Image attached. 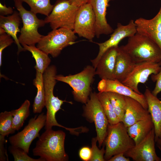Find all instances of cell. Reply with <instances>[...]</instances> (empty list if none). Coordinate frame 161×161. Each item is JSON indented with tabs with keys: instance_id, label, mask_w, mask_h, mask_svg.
Instances as JSON below:
<instances>
[{
	"instance_id": "7c38bea8",
	"label": "cell",
	"mask_w": 161,
	"mask_h": 161,
	"mask_svg": "<svg viewBox=\"0 0 161 161\" xmlns=\"http://www.w3.org/2000/svg\"><path fill=\"white\" fill-rule=\"evenodd\" d=\"M161 69V62L153 63L145 61L136 64L132 70L121 83L136 92L142 94L138 85L144 83L151 74H157Z\"/></svg>"
},
{
	"instance_id": "52a82bcc",
	"label": "cell",
	"mask_w": 161,
	"mask_h": 161,
	"mask_svg": "<svg viewBox=\"0 0 161 161\" xmlns=\"http://www.w3.org/2000/svg\"><path fill=\"white\" fill-rule=\"evenodd\" d=\"M73 30L60 28L52 30L47 35H43L37 47L51 55L58 57L65 47L74 44L77 36Z\"/></svg>"
},
{
	"instance_id": "d4e9b609",
	"label": "cell",
	"mask_w": 161,
	"mask_h": 161,
	"mask_svg": "<svg viewBox=\"0 0 161 161\" xmlns=\"http://www.w3.org/2000/svg\"><path fill=\"white\" fill-rule=\"evenodd\" d=\"M25 51L30 52L35 59L36 64L34 66L36 70L43 74L49 66L51 60L48 55L35 45H22Z\"/></svg>"
},
{
	"instance_id": "f35d334b",
	"label": "cell",
	"mask_w": 161,
	"mask_h": 161,
	"mask_svg": "<svg viewBox=\"0 0 161 161\" xmlns=\"http://www.w3.org/2000/svg\"><path fill=\"white\" fill-rule=\"evenodd\" d=\"M72 4L78 7H80L81 5L88 3V0H69Z\"/></svg>"
},
{
	"instance_id": "e575fe53",
	"label": "cell",
	"mask_w": 161,
	"mask_h": 161,
	"mask_svg": "<svg viewBox=\"0 0 161 161\" xmlns=\"http://www.w3.org/2000/svg\"><path fill=\"white\" fill-rule=\"evenodd\" d=\"M79 155L82 160L90 161L92 156L91 148L86 146L81 148L79 151Z\"/></svg>"
},
{
	"instance_id": "8fae6325",
	"label": "cell",
	"mask_w": 161,
	"mask_h": 161,
	"mask_svg": "<svg viewBox=\"0 0 161 161\" xmlns=\"http://www.w3.org/2000/svg\"><path fill=\"white\" fill-rule=\"evenodd\" d=\"M95 16L89 3L80 6L75 18L73 31L80 37L92 41L95 35Z\"/></svg>"
},
{
	"instance_id": "8d00e7d4",
	"label": "cell",
	"mask_w": 161,
	"mask_h": 161,
	"mask_svg": "<svg viewBox=\"0 0 161 161\" xmlns=\"http://www.w3.org/2000/svg\"><path fill=\"white\" fill-rule=\"evenodd\" d=\"M14 11L13 8L10 7H7L5 5L2 4L0 3V14L2 16H7L12 14Z\"/></svg>"
},
{
	"instance_id": "e0dca14e",
	"label": "cell",
	"mask_w": 161,
	"mask_h": 161,
	"mask_svg": "<svg viewBox=\"0 0 161 161\" xmlns=\"http://www.w3.org/2000/svg\"><path fill=\"white\" fill-rule=\"evenodd\" d=\"M111 0H88L91 5L96 18L95 35L100 37L101 35L112 33L114 30L108 24L106 18L107 8Z\"/></svg>"
},
{
	"instance_id": "277c9868",
	"label": "cell",
	"mask_w": 161,
	"mask_h": 161,
	"mask_svg": "<svg viewBox=\"0 0 161 161\" xmlns=\"http://www.w3.org/2000/svg\"><path fill=\"white\" fill-rule=\"evenodd\" d=\"M57 71L55 66H49L43 73L44 86L45 95V106L47 109L46 120L45 126L46 129L52 128L53 126H60L55 118L57 112L61 109L64 103L71 102L59 99L54 96L53 91L57 80L55 78Z\"/></svg>"
},
{
	"instance_id": "7402d4cb",
	"label": "cell",
	"mask_w": 161,
	"mask_h": 161,
	"mask_svg": "<svg viewBox=\"0 0 161 161\" xmlns=\"http://www.w3.org/2000/svg\"><path fill=\"white\" fill-rule=\"evenodd\" d=\"M135 64L121 46L119 47L114 72V78L122 82L133 69Z\"/></svg>"
},
{
	"instance_id": "9a60e30c",
	"label": "cell",
	"mask_w": 161,
	"mask_h": 161,
	"mask_svg": "<svg viewBox=\"0 0 161 161\" xmlns=\"http://www.w3.org/2000/svg\"><path fill=\"white\" fill-rule=\"evenodd\" d=\"M137 32L148 38L161 50V6L153 18L147 19L140 18L134 21Z\"/></svg>"
},
{
	"instance_id": "4316f807",
	"label": "cell",
	"mask_w": 161,
	"mask_h": 161,
	"mask_svg": "<svg viewBox=\"0 0 161 161\" xmlns=\"http://www.w3.org/2000/svg\"><path fill=\"white\" fill-rule=\"evenodd\" d=\"M97 95L109 123L114 124L120 122L114 110L107 92H99L97 93Z\"/></svg>"
},
{
	"instance_id": "f546056e",
	"label": "cell",
	"mask_w": 161,
	"mask_h": 161,
	"mask_svg": "<svg viewBox=\"0 0 161 161\" xmlns=\"http://www.w3.org/2000/svg\"><path fill=\"white\" fill-rule=\"evenodd\" d=\"M15 110L10 111H5L0 114V134L4 136L15 133L12 128Z\"/></svg>"
},
{
	"instance_id": "603a6c76",
	"label": "cell",
	"mask_w": 161,
	"mask_h": 161,
	"mask_svg": "<svg viewBox=\"0 0 161 161\" xmlns=\"http://www.w3.org/2000/svg\"><path fill=\"white\" fill-rule=\"evenodd\" d=\"M154 128L151 115L127 127L129 135L134 141L135 145L141 142Z\"/></svg>"
},
{
	"instance_id": "ac0fdd59",
	"label": "cell",
	"mask_w": 161,
	"mask_h": 161,
	"mask_svg": "<svg viewBox=\"0 0 161 161\" xmlns=\"http://www.w3.org/2000/svg\"><path fill=\"white\" fill-rule=\"evenodd\" d=\"M118 46L107 50L99 61L95 69V75L101 79L114 80V72Z\"/></svg>"
},
{
	"instance_id": "cb8c5ba5",
	"label": "cell",
	"mask_w": 161,
	"mask_h": 161,
	"mask_svg": "<svg viewBox=\"0 0 161 161\" xmlns=\"http://www.w3.org/2000/svg\"><path fill=\"white\" fill-rule=\"evenodd\" d=\"M33 84L37 89V92L32 105L33 112L34 113H39L45 106L43 74L36 70L35 78L33 80Z\"/></svg>"
},
{
	"instance_id": "74e56055",
	"label": "cell",
	"mask_w": 161,
	"mask_h": 161,
	"mask_svg": "<svg viewBox=\"0 0 161 161\" xmlns=\"http://www.w3.org/2000/svg\"><path fill=\"white\" fill-rule=\"evenodd\" d=\"M108 161H130L129 158L126 157L124 154L120 153L115 155L111 157Z\"/></svg>"
},
{
	"instance_id": "44dd1931",
	"label": "cell",
	"mask_w": 161,
	"mask_h": 161,
	"mask_svg": "<svg viewBox=\"0 0 161 161\" xmlns=\"http://www.w3.org/2000/svg\"><path fill=\"white\" fill-rule=\"evenodd\" d=\"M21 21L19 13L16 11L10 15H0V27L3 28L14 40L18 47V55L20 52L25 51L21 46L17 36V33L21 31L19 27Z\"/></svg>"
},
{
	"instance_id": "5b68a950",
	"label": "cell",
	"mask_w": 161,
	"mask_h": 161,
	"mask_svg": "<svg viewBox=\"0 0 161 161\" xmlns=\"http://www.w3.org/2000/svg\"><path fill=\"white\" fill-rule=\"evenodd\" d=\"M95 72V69L93 66L88 65L79 73L66 76L56 75L55 78L57 81L66 83L72 87L75 100L86 104L91 92V86Z\"/></svg>"
},
{
	"instance_id": "ffe728a7",
	"label": "cell",
	"mask_w": 161,
	"mask_h": 161,
	"mask_svg": "<svg viewBox=\"0 0 161 161\" xmlns=\"http://www.w3.org/2000/svg\"><path fill=\"white\" fill-rule=\"evenodd\" d=\"M144 95L148 105V110L154 124L156 142L158 138H161V101L148 89H145Z\"/></svg>"
},
{
	"instance_id": "4dcf8cb0",
	"label": "cell",
	"mask_w": 161,
	"mask_h": 161,
	"mask_svg": "<svg viewBox=\"0 0 161 161\" xmlns=\"http://www.w3.org/2000/svg\"><path fill=\"white\" fill-rule=\"evenodd\" d=\"M9 150L15 161H44L40 158L35 159L29 157L28 154L21 148L11 145L9 148Z\"/></svg>"
},
{
	"instance_id": "d590c367",
	"label": "cell",
	"mask_w": 161,
	"mask_h": 161,
	"mask_svg": "<svg viewBox=\"0 0 161 161\" xmlns=\"http://www.w3.org/2000/svg\"><path fill=\"white\" fill-rule=\"evenodd\" d=\"M5 137L0 134V161H8V157L5 150L4 144L5 143Z\"/></svg>"
},
{
	"instance_id": "1f68e13d",
	"label": "cell",
	"mask_w": 161,
	"mask_h": 161,
	"mask_svg": "<svg viewBox=\"0 0 161 161\" xmlns=\"http://www.w3.org/2000/svg\"><path fill=\"white\" fill-rule=\"evenodd\" d=\"M97 137L93 138L92 140V156L90 161H105L104 156L105 149L103 146L100 149L97 145Z\"/></svg>"
},
{
	"instance_id": "4fadbf2b",
	"label": "cell",
	"mask_w": 161,
	"mask_h": 161,
	"mask_svg": "<svg viewBox=\"0 0 161 161\" xmlns=\"http://www.w3.org/2000/svg\"><path fill=\"white\" fill-rule=\"evenodd\" d=\"M137 32L136 24L133 20H130L126 25L118 23L117 28L114 30L109 39L103 43H96L99 47V51L96 57L91 60L92 66L96 69L100 59L107 50L112 47L118 46L123 39L131 37Z\"/></svg>"
},
{
	"instance_id": "2e32d148",
	"label": "cell",
	"mask_w": 161,
	"mask_h": 161,
	"mask_svg": "<svg viewBox=\"0 0 161 161\" xmlns=\"http://www.w3.org/2000/svg\"><path fill=\"white\" fill-rule=\"evenodd\" d=\"M97 88L99 92H112L131 97L139 102L145 109H148L144 94L136 92L117 80L102 79L98 83Z\"/></svg>"
},
{
	"instance_id": "5bb4252c",
	"label": "cell",
	"mask_w": 161,
	"mask_h": 161,
	"mask_svg": "<svg viewBox=\"0 0 161 161\" xmlns=\"http://www.w3.org/2000/svg\"><path fill=\"white\" fill-rule=\"evenodd\" d=\"M154 128L139 144L126 152L124 155L135 161H161L155 149Z\"/></svg>"
},
{
	"instance_id": "7a4b0ae2",
	"label": "cell",
	"mask_w": 161,
	"mask_h": 161,
	"mask_svg": "<svg viewBox=\"0 0 161 161\" xmlns=\"http://www.w3.org/2000/svg\"><path fill=\"white\" fill-rule=\"evenodd\" d=\"M121 47L135 64L161 62V50L158 45L148 38L137 32L129 38L126 44Z\"/></svg>"
},
{
	"instance_id": "83f0119b",
	"label": "cell",
	"mask_w": 161,
	"mask_h": 161,
	"mask_svg": "<svg viewBox=\"0 0 161 161\" xmlns=\"http://www.w3.org/2000/svg\"><path fill=\"white\" fill-rule=\"evenodd\" d=\"M107 93L115 113L120 122H122L126 108L124 95L112 92Z\"/></svg>"
},
{
	"instance_id": "ab89813d",
	"label": "cell",
	"mask_w": 161,
	"mask_h": 161,
	"mask_svg": "<svg viewBox=\"0 0 161 161\" xmlns=\"http://www.w3.org/2000/svg\"><path fill=\"white\" fill-rule=\"evenodd\" d=\"M156 142L158 145L161 147V138H158Z\"/></svg>"
},
{
	"instance_id": "ba28073f",
	"label": "cell",
	"mask_w": 161,
	"mask_h": 161,
	"mask_svg": "<svg viewBox=\"0 0 161 161\" xmlns=\"http://www.w3.org/2000/svg\"><path fill=\"white\" fill-rule=\"evenodd\" d=\"M83 107V116L95 125L98 147L100 148L106 137L109 123L97 93L91 92L90 98Z\"/></svg>"
},
{
	"instance_id": "9c48e42d",
	"label": "cell",
	"mask_w": 161,
	"mask_h": 161,
	"mask_svg": "<svg viewBox=\"0 0 161 161\" xmlns=\"http://www.w3.org/2000/svg\"><path fill=\"white\" fill-rule=\"evenodd\" d=\"M80 7L69 0H57L49 15L44 19L52 30L64 28L73 30L76 15Z\"/></svg>"
},
{
	"instance_id": "30bf717a",
	"label": "cell",
	"mask_w": 161,
	"mask_h": 161,
	"mask_svg": "<svg viewBox=\"0 0 161 161\" xmlns=\"http://www.w3.org/2000/svg\"><path fill=\"white\" fill-rule=\"evenodd\" d=\"M46 120V115L44 113L31 118L21 131L9 137L11 145L21 148L28 154L32 142L40 136L39 132L45 126Z\"/></svg>"
},
{
	"instance_id": "836d02e7",
	"label": "cell",
	"mask_w": 161,
	"mask_h": 161,
	"mask_svg": "<svg viewBox=\"0 0 161 161\" xmlns=\"http://www.w3.org/2000/svg\"><path fill=\"white\" fill-rule=\"evenodd\" d=\"M151 78L153 81L156 82L155 87L151 92L154 95L157 96L161 92V69L157 74H152Z\"/></svg>"
},
{
	"instance_id": "f1b7e54d",
	"label": "cell",
	"mask_w": 161,
	"mask_h": 161,
	"mask_svg": "<svg viewBox=\"0 0 161 161\" xmlns=\"http://www.w3.org/2000/svg\"><path fill=\"white\" fill-rule=\"evenodd\" d=\"M27 4L30 10L35 14H41L48 16L52 12L54 5L50 0H18Z\"/></svg>"
},
{
	"instance_id": "8992f818",
	"label": "cell",
	"mask_w": 161,
	"mask_h": 161,
	"mask_svg": "<svg viewBox=\"0 0 161 161\" xmlns=\"http://www.w3.org/2000/svg\"><path fill=\"white\" fill-rule=\"evenodd\" d=\"M15 7L19 13L23 23L20 34L18 38L20 43L29 46L35 45L38 43L43 35L40 34L38 29L46 24L44 20L38 18L36 14L27 10L23 7L22 2L14 0Z\"/></svg>"
},
{
	"instance_id": "d6986e66",
	"label": "cell",
	"mask_w": 161,
	"mask_h": 161,
	"mask_svg": "<svg viewBox=\"0 0 161 161\" xmlns=\"http://www.w3.org/2000/svg\"><path fill=\"white\" fill-rule=\"evenodd\" d=\"M124 96L126 108L122 122L126 127L147 118L150 115L148 110L145 109L137 101L130 97Z\"/></svg>"
},
{
	"instance_id": "3957f363",
	"label": "cell",
	"mask_w": 161,
	"mask_h": 161,
	"mask_svg": "<svg viewBox=\"0 0 161 161\" xmlns=\"http://www.w3.org/2000/svg\"><path fill=\"white\" fill-rule=\"evenodd\" d=\"M103 143L106 146L105 161L117 154H124L135 145L134 141L129 135L127 127L122 122L114 124L109 123Z\"/></svg>"
},
{
	"instance_id": "d6a6232c",
	"label": "cell",
	"mask_w": 161,
	"mask_h": 161,
	"mask_svg": "<svg viewBox=\"0 0 161 161\" xmlns=\"http://www.w3.org/2000/svg\"><path fill=\"white\" fill-rule=\"evenodd\" d=\"M13 38L0 27V66L2 65V56L3 50L10 45L14 41Z\"/></svg>"
},
{
	"instance_id": "484cf974",
	"label": "cell",
	"mask_w": 161,
	"mask_h": 161,
	"mask_svg": "<svg viewBox=\"0 0 161 161\" xmlns=\"http://www.w3.org/2000/svg\"><path fill=\"white\" fill-rule=\"evenodd\" d=\"M30 105L29 100H26L19 108L15 110L12 128L15 131H18L21 129L29 116Z\"/></svg>"
},
{
	"instance_id": "6da1fadb",
	"label": "cell",
	"mask_w": 161,
	"mask_h": 161,
	"mask_svg": "<svg viewBox=\"0 0 161 161\" xmlns=\"http://www.w3.org/2000/svg\"><path fill=\"white\" fill-rule=\"evenodd\" d=\"M32 150L33 155L39 156L44 161H67L69 157L65 151V133L62 130H45Z\"/></svg>"
}]
</instances>
